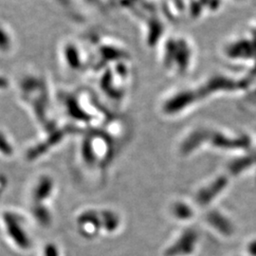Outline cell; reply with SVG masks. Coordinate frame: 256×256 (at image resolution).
Returning <instances> with one entry per match:
<instances>
[{
    "label": "cell",
    "mask_w": 256,
    "mask_h": 256,
    "mask_svg": "<svg viewBox=\"0 0 256 256\" xmlns=\"http://www.w3.org/2000/svg\"><path fill=\"white\" fill-rule=\"evenodd\" d=\"M1 221L10 242L21 250H27L30 242L24 220L14 212H7L2 214Z\"/></svg>",
    "instance_id": "1"
}]
</instances>
